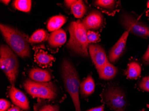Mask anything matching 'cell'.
Instances as JSON below:
<instances>
[{"instance_id": "obj_1", "label": "cell", "mask_w": 149, "mask_h": 111, "mask_svg": "<svg viewBox=\"0 0 149 111\" xmlns=\"http://www.w3.org/2000/svg\"><path fill=\"white\" fill-rule=\"evenodd\" d=\"M1 34L9 47L20 57L25 58L31 55L29 41L27 37L14 28L1 24Z\"/></svg>"}, {"instance_id": "obj_2", "label": "cell", "mask_w": 149, "mask_h": 111, "mask_svg": "<svg viewBox=\"0 0 149 111\" xmlns=\"http://www.w3.org/2000/svg\"><path fill=\"white\" fill-rule=\"evenodd\" d=\"M61 74L65 88L71 96L76 111H81L79 98L80 79L77 69L68 59H64L62 64Z\"/></svg>"}, {"instance_id": "obj_3", "label": "cell", "mask_w": 149, "mask_h": 111, "mask_svg": "<svg viewBox=\"0 0 149 111\" xmlns=\"http://www.w3.org/2000/svg\"><path fill=\"white\" fill-rule=\"evenodd\" d=\"M68 30L70 38L67 43V48L76 54L84 57H88V41L87 30L79 20L73 21L68 26Z\"/></svg>"}, {"instance_id": "obj_4", "label": "cell", "mask_w": 149, "mask_h": 111, "mask_svg": "<svg viewBox=\"0 0 149 111\" xmlns=\"http://www.w3.org/2000/svg\"><path fill=\"white\" fill-rule=\"evenodd\" d=\"M0 67L12 85H14L19 72V63L14 52L6 45L1 46Z\"/></svg>"}, {"instance_id": "obj_5", "label": "cell", "mask_w": 149, "mask_h": 111, "mask_svg": "<svg viewBox=\"0 0 149 111\" xmlns=\"http://www.w3.org/2000/svg\"><path fill=\"white\" fill-rule=\"evenodd\" d=\"M23 87L34 98L54 100L57 95L56 88L52 82H39L27 79L23 83Z\"/></svg>"}, {"instance_id": "obj_6", "label": "cell", "mask_w": 149, "mask_h": 111, "mask_svg": "<svg viewBox=\"0 0 149 111\" xmlns=\"http://www.w3.org/2000/svg\"><path fill=\"white\" fill-rule=\"evenodd\" d=\"M102 99L107 106L115 111H125L127 106L124 92L118 87H109L103 93Z\"/></svg>"}, {"instance_id": "obj_7", "label": "cell", "mask_w": 149, "mask_h": 111, "mask_svg": "<svg viewBox=\"0 0 149 111\" xmlns=\"http://www.w3.org/2000/svg\"><path fill=\"white\" fill-rule=\"evenodd\" d=\"M120 19L121 24L130 32L142 38L149 37V27L144 23L126 13H123Z\"/></svg>"}, {"instance_id": "obj_8", "label": "cell", "mask_w": 149, "mask_h": 111, "mask_svg": "<svg viewBox=\"0 0 149 111\" xmlns=\"http://www.w3.org/2000/svg\"><path fill=\"white\" fill-rule=\"evenodd\" d=\"M88 50L91 59L97 70H99L109 62L105 51L100 45L97 44L89 45Z\"/></svg>"}, {"instance_id": "obj_9", "label": "cell", "mask_w": 149, "mask_h": 111, "mask_svg": "<svg viewBox=\"0 0 149 111\" xmlns=\"http://www.w3.org/2000/svg\"><path fill=\"white\" fill-rule=\"evenodd\" d=\"M82 23L87 30H97L103 25V16L99 11L93 10L83 19Z\"/></svg>"}, {"instance_id": "obj_10", "label": "cell", "mask_w": 149, "mask_h": 111, "mask_svg": "<svg viewBox=\"0 0 149 111\" xmlns=\"http://www.w3.org/2000/svg\"><path fill=\"white\" fill-rule=\"evenodd\" d=\"M9 96L13 103L22 110L30 109L29 101L26 95L21 90L12 86L9 89Z\"/></svg>"}, {"instance_id": "obj_11", "label": "cell", "mask_w": 149, "mask_h": 111, "mask_svg": "<svg viewBox=\"0 0 149 111\" xmlns=\"http://www.w3.org/2000/svg\"><path fill=\"white\" fill-rule=\"evenodd\" d=\"M129 33V31L125 32L123 35L109 51V58L112 63H115L117 61L123 53Z\"/></svg>"}, {"instance_id": "obj_12", "label": "cell", "mask_w": 149, "mask_h": 111, "mask_svg": "<svg viewBox=\"0 0 149 111\" xmlns=\"http://www.w3.org/2000/svg\"><path fill=\"white\" fill-rule=\"evenodd\" d=\"M67 41V35L62 29L52 32L48 37V46L52 48H57L65 44Z\"/></svg>"}, {"instance_id": "obj_13", "label": "cell", "mask_w": 149, "mask_h": 111, "mask_svg": "<svg viewBox=\"0 0 149 111\" xmlns=\"http://www.w3.org/2000/svg\"><path fill=\"white\" fill-rule=\"evenodd\" d=\"M28 75L33 81L39 82H49L52 79V76L48 71L37 68L30 70Z\"/></svg>"}, {"instance_id": "obj_14", "label": "cell", "mask_w": 149, "mask_h": 111, "mask_svg": "<svg viewBox=\"0 0 149 111\" xmlns=\"http://www.w3.org/2000/svg\"><path fill=\"white\" fill-rule=\"evenodd\" d=\"M95 89V84L91 75L88 77L80 83V92L84 97H87L92 95Z\"/></svg>"}, {"instance_id": "obj_15", "label": "cell", "mask_w": 149, "mask_h": 111, "mask_svg": "<svg viewBox=\"0 0 149 111\" xmlns=\"http://www.w3.org/2000/svg\"><path fill=\"white\" fill-rule=\"evenodd\" d=\"M97 72L100 79L110 80L116 77L118 72V69L116 67L108 62Z\"/></svg>"}, {"instance_id": "obj_16", "label": "cell", "mask_w": 149, "mask_h": 111, "mask_svg": "<svg viewBox=\"0 0 149 111\" xmlns=\"http://www.w3.org/2000/svg\"><path fill=\"white\" fill-rule=\"evenodd\" d=\"M35 58L36 61L38 65L45 67L52 65L53 61L55 60V58L52 55L42 50L36 52Z\"/></svg>"}, {"instance_id": "obj_17", "label": "cell", "mask_w": 149, "mask_h": 111, "mask_svg": "<svg viewBox=\"0 0 149 111\" xmlns=\"http://www.w3.org/2000/svg\"><path fill=\"white\" fill-rule=\"evenodd\" d=\"M67 21V18L64 16L58 15L53 17L48 21L47 28L50 32L59 30Z\"/></svg>"}, {"instance_id": "obj_18", "label": "cell", "mask_w": 149, "mask_h": 111, "mask_svg": "<svg viewBox=\"0 0 149 111\" xmlns=\"http://www.w3.org/2000/svg\"><path fill=\"white\" fill-rule=\"evenodd\" d=\"M49 35L47 31L40 29L33 32L29 39V42L32 45L41 44L48 41Z\"/></svg>"}, {"instance_id": "obj_19", "label": "cell", "mask_w": 149, "mask_h": 111, "mask_svg": "<svg viewBox=\"0 0 149 111\" xmlns=\"http://www.w3.org/2000/svg\"><path fill=\"white\" fill-rule=\"evenodd\" d=\"M141 67L139 64L136 61H132L128 64L126 75L130 79H134L140 76Z\"/></svg>"}, {"instance_id": "obj_20", "label": "cell", "mask_w": 149, "mask_h": 111, "mask_svg": "<svg viewBox=\"0 0 149 111\" xmlns=\"http://www.w3.org/2000/svg\"><path fill=\"white\" fill-rule=\"evenodd\" d=\"M72 12L76 18H81L87 11L86 5L82 1H76L71 7Z\"/></svg>"}, {"instance_id": "obj_21", "label": "cell", "mask_w": 149, "mask_h": 111, "mask_svg": "<svg viewBox=\"0 0 149 111\" xmlns=\"http://www.w3.org/2000/svg\"><path fill=\"white\" fill-rule=\"evenodd\" d=\"M94 5L102 8L107 12H113L116 7V1L113 0H98L95 1Z\"/></svg>"}, {"instance_id": "obj_22", "label": "cell", "mask_w": 149, "mask_h": 111, "mask_svg": "<svg viewBox=\"0 0 149 111\" xmlns=\"http://www.w3.org/2000/svg\"><path fill=\"white\" fill-rule=\"evenodd\" d=\"M32 1L30 0H16L13 5L17 10L25 12H29L31 8Z\"/></svg>"}, {"instance_id": "obj_23", "label": "cell", "mask_w": 149, "mask_h": 111, "mask_svg": "<svg viewBox=\"0 0 149 111\" xmlns=\"http://www.w3.org/2000/svg\"><path fill=\"white\" fill-rule=\"evenodd\" d=\"M87 39L90 43H95L100 40V35L97 32L93 31H88L87 32Z\"/></svg>"}, {"instance_id": "obj_24", "label": "cell", "mask_w": 149, "mask_h": 111, "mask_svg": "<svg viewBox=\"0 0 149 111\" xmlns=\"http://www.w3.org/2000/svg\"><path fill=\"white\" fill-rule=\"evenodd\" d=\"M139 87L143 91L149 92V75L143 77L139 82Z\"/></svg>"}, {"instance_id": "obj_25", "label": "cell", "mask_w": 149, "mask_h": 111, "mask_svg": "<svg viewBox=\"0 0 149 111\" xmlns=\"http://www.w3.org/2000/svg\"><path fill=\"white\" fill-rule=\"evenodd\" d=\"M10 106V102L8 100L4 99L0 100V111H7Z\"/></svg>"}, {"instance_id": "obj_26", "label": "cell", "mask_w": 149, "mask_h": 111, "mask_svg": "<svg viewBox=\"0 0 149 111\" xmlns=\"http://www.w3.org/2000/svg\"><path fill=\"white\" fill-rule=\"evenodd\" d=\"M58 105H48L43 106L39 111H59Z\"/></svg>"}, {"instance_id": "obj_27", "label": "cell", "mask_w": 149, "mask_h": 111, "mask_svg": "<svg viewBox=\"0 0 149 111\" xmlns=\"http://www.w3.org/2000/svg\"><path fill=\"white\" fill-rule=\"evenodd\" d=\"M142 60H143V62L145 65H149V45L147 50L142 57Z\"/></svg>"}, {"instance_id": "obj_28", "label": "cell", "mask_w": 149, "mask_h": 111, "mask_svg": "<svg viewBox=\"0 0 149 111\" xmlns=\"http://www.w3.org/2000/svg\"><path fill=\"white\" fill-rule=\"evenodd\" d=\"M76 1H73V0H68V1H65L64 3H65V5L68 8H71L72 6L73 5L74 3L76 2Z\"/></svg>"}, {"instance_id": "obj_29", "label": "cell", "mask_w": 149, "mask_h": 111, "mask_svg": "<svg viewBox=\"0 0 149 111\" xmlns=\"http://www.w3.org/2000/svg\"><path fill=\"white\" fill-rule=\"evenodd\" d=\"M85 111H104V108L103 106H99L88 109Z\"/></svg>"}, {"instance_id": "obj_30", "label": "cell", "mask_w": 149, "mask_h": 111, "mask_svg": "<svg viewBox=\"0 0 149 111\" xmlns=\"http://www.w3.org/2000/svg\"><path fill=\"white\" fill-rule=\"evenodd\" d=\"M7 111H22V110L18 107L13 106L9 108Z\"/></svg>"}, {"instance_id": "obj_31", "label": "cell", "mask_w": 149, "mask_h": 111, "mask_svg": "<svg viewBox=\"0 0 149 111\" xmlns=\"http://www.w3.org/2000/svg\"><path fill=\"white\" fill-rule=\"evenodd\" d=\"M1 2H2V3H4V4H5V5H8V4H9V3H10V1H6V0H3V1H1Z\"/></svg>"}, {"instance_id": "obj_32", "label": "cell", "mask_w": 149, "mask_h": 111, "mask_svg": "<svg viewBox=\"0 0 149 111\" xmlns=\"http://www.w3.org/2000/svg\"><path fill=\"white\" fill-rule=\"evenodd\" d=\"M147 8H149V1H148V2H147Z\"/></svg>"}, {"instance_id": "obj_33", "label": "cell", "mask_w": 149, "mask_h": 111, "mask_svg": "<svg viewBox=\"0 0 149 111\" xmlns=\"http://www.w3.org/2000/svg\"><path fill=\"white\" fill-rule=\"evenodd\" d=\"M147 106L148 107V108H149V105H147Z\"/></svg>"}, {"instance_id": "obj_34", "label": "cell", "mask_w": 149, "mask_h": 111, "mask_svg": "<svg viewBox=\"0 0 149 111\" xmlns=\"http://www.w3.org/2000/svg\"></svg>"}]
</instances>
